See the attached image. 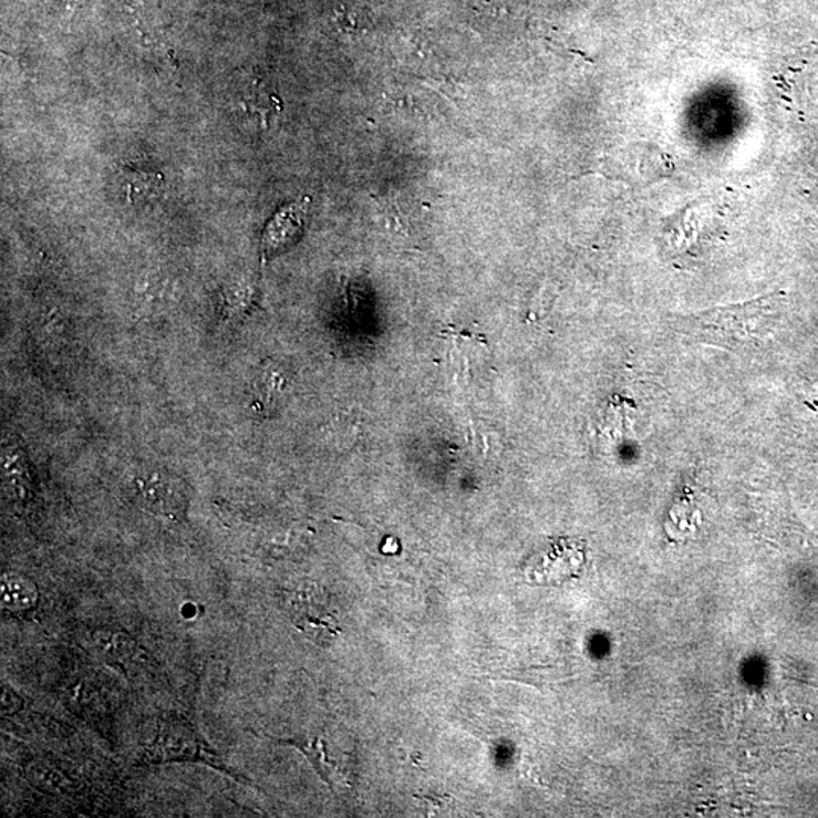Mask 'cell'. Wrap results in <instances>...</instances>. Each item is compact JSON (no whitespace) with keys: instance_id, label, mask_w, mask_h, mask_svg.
Listing matches in <instances>:
<instances>
[{"instance_id":"3","label":"cell","mask_w":818,"mask_h":818,"mask_svg":"<svg viewBox=\"0 0 818 818\" xmlns=\"http://www.w3.org/2000/svg\"><path fill=\"white\" fill-rule=\"evenodd\" d=\"M600 174L628 187L643 188L669 178L673 162L667 152L652 143H632L605 156Z\"/></svg>"},{"instance_id":"15","label":"cell","mask_w":818,"mask_h":818,"mask_svg":"<svg viewBox=\"0 0 818 818\" xmlns=\"http://www.w3.org/2000/svg\"><path fill=\"white\" fill-rule=\"evenodd\" d=\"M22 706L23 701L20 698L19 694L12 692L11 688H7V686H3L2 713L7 715L19 713V711L22 710Z\"/></svg>"},{"instance_id":"10","label":"cell","mask_w":818,"mask_h":818,"mask_svg":"<svg viewBox=\"0 0 818 818\" xmlns=\"http://www.w3.org/2000/svg\"><path fill=\"white\" fill-rule=\"evenodd\" d=\"M283 743L290 744V746H294L296 749L302 752V754L306 755L308 760L312 764V767L318 770L320 778H322L329 787L334 789V791L349 788V778L346 773L341 770V768L336 766L335 760L328 755L327 743H324L322 738H290L286 739Z\"/></svg>"},{"instance_id":"2","label":"cell","mask_w":818,"mask_h":818,"mask_svg":"<svg viewBox=\"0 0 818 818\" xmlns=\"http://www.w3.org/2000/svg\"><path fill=\"white\" fill-rule=\"evenodd\" d=\"M282 598L290 622L319 648H329L341 634L339 612L323 588L308 583L286 591Z\"/></svg>"},{"instance_id":"16","label":"cell","mask_w":818,"mask_h":818,"mask_svg":"<svg viewBox=\"0 0 818 818\" xmlns=\"http://www.w3.org/2000/svg\"><path fill=\"white\" fill-rule=\"evenodd\" d=\"M60 6H63L64 10H76L80 7L81 0H59Z\"/></svg>"},{"instance_id":"9","label":"cell","mask_w":818,"mask_h":818,"mask_svg":"<svg viewBox=\"0 0 818 818\" xmlns=\"http://www.w3.org/2000/svg\"><path fill=\"white\" fill-rule=\"evenodd\" d=\"M121 191L127 204L142 207L155 203L164 191V176L159 172L125 167L121 174Z\"/></svg>"},{"instance_id":"1","label":"cell","mask_w":818,"mask_h":818,"mask_svg":"<svg viewBox=\"0 0 818 818\" xmlns=\"http://www.w3.org/2000/svg\"><path fill=\"white\" fill-rule=\"evenodd\" d=\"M779 294L764 296L734 306L677 315L674 328L690 341L750 353L760 349L775 334L783 312Z\"/></svg>"},{"instance_id":"7","label":"cell","mask_w":818,"mask_h":818,"mask_svg":"<svg viewBox=\"0 0 818 818\" xmlns=\"http://www.w3.org/2000/svg\"><path fill=\"white\" fill-rule=\"evenodd\" d=\"M583 566V552L578 541L559 540L528 562V581L550 586L577 578Z\"/></svg>"},{"instance_id":"11","label":"cell","mask_w":818,"mask_h":818,"mask_svg":"<svg viewBox=\"0 0 818 818\" xmlns=\"http://www.w3.org/2000/svg\"><path fill=\"white\" fill-rule=\"evenodd\" d=\"M126 15L133 19L130 24L133 28L138 46L149 55H154L156 60L166 63V60L170 59L166 39H164L163 32L159 31L158 24L147 18V12L143 10L142 3H126Z\"/></svg>"},{"instance_id":"12","label":"cell","mask_w":818,"mask_h":818,"mask_svg":"<svg viewBox=\"0 0 818 818\" xmlns=\"http://www.w3.org/2000/svg\"><path fill=\"white\" fill-rule=\"evenodd\" d=\"M39 588L31 579L18 573L3 574L0 581V600L3 610L15 612H28L34 610L39 603Z\"/></svg>"},{"instance_id":"5","label":"cell","mask_w":818,"mask_h":818,"mask_svg":"<svg viewBox=\"0 0 818 818\" xmlns=\"http://www.w3.org/2000/svg\"><path fill=\"white\" fill-rule=\"evenodd\" d=\"M134 487L138 505L145 511L170 521H180L187 516L188 485L174 473L147 470L135 478Z\"/></svg>"},{"instance_id":"13","label":"cell","mask_w":818,"mask_h":818,"mask_svg":"<svg viewBox=\"0 0 818 818\" xmlns=\"http://www.w3.org/2000/svg\"><path fill=\"white\" fill-rule=\"evenodd\" d=\"M3 483L8 496L18 501L30 499L32 479L30 467L20 451L3 455Z\"/></svg>"},{"instance_id":"4","label":"cell","mask_w":818,"mask_h":818,"mask_svg":"<svg viewBox=\"0 0 818 818\" xmlns=\"http://www.w3.org/2000/svg\"><path fill=\"white\" fill-rule=\"evenodd\" d=\"M146 756L152 763H205L217 766L219 758L209 749L193 726L183 721H162L146 744Z\"/></svg>"},{"instance_id":"8","label":"cell","mask_w":818,"mask_h":818,"mask_svg":"<svg viewBox=\"0 0 818 818\" xmlns=\"http://www.w3.org/2000/svg\"><path fill=\"white\" fill-rule=\"evenodd\" d=\"M310 197L286 205L266 225L261 237L262 258H271L298 242L306 226Z\"/></svg>"},{"instance_id":"17","label":"cell","mask_w":818,"mask_h":818,"mask_svg":"<svg viewBox=\"0 0 818 818\" xmlns=\"http://www.w3.org/2000/svg\"><path fill=\"white\" fill-rule=\"evenodd\" d=\"M197 608L196 605H191V603H188V605H184L183 608V614L185 617H188V619H193V617L196 615Z\"/></svg>"},{"instance_id":"6","label":"cell","mask_w":818,"mask_h":818,"mask_svg":"<svg viewBox=\"0 0 818 818\" xmlns=\"http://www.w3.org/2000/svg\"><path fill=\"white\" fill-rule=\"evenodd\" d=\"M231 102L237 116L265 130L273 125L282 110L278 94L260 75H248L236 81Z\"/></svg>"},{"instance_id":"14","label":"cell","mask_w":818,"mask_h":818,"mask_svg":"<svg viewBox=\"0 0 818 818\" xmlns=\"http://www.w3.org/2000/svg\"><path fill=\"white\" fill-rule=\"evenodd\" d=\"M631 411L627 401H615L614 404L608 405L602 414V423H600V431L603 435L614 442L628 437V434L632 433Z\"/></svg>"}]
</instances>
